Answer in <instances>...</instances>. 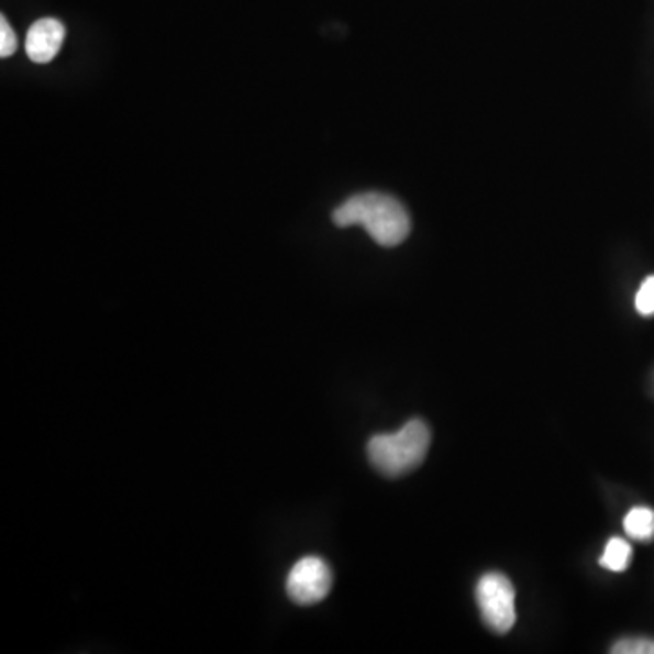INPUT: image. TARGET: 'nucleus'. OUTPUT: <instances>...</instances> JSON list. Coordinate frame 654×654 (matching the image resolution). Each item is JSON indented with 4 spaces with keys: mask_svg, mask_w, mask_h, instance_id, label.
Returning a JSON list of instances; mask_svg holds the SVG:
<instances>
[{
    "mask_svg": "<svg viewBox=\"0 0 654 654\" xmlns=\"http://www.w3.org/2000/svg\"><path fill=\"white\" fill-rule=\"evenodd\" d=\"M339 228L362 225L378 246L395 247L402 244L411 231V219L395 197L386 193L355 195L333 211Z\"/></svg>",
    "mask_w": 654,
    "mask_h": 654,
    "instance_id": "f257e3e1",
    "label": "nucleus"
},
{
    "mask_svg": "<svg viewBox=\"0 0 654 654\" xmlns=\"http://www.w3.org/2000/svg\"><path fill=\"white\" fill-rule=\"evenodd\" d=\"M431 430L424 420H409L402 430L391 435L373 436L367 456L384 477L397 478L414 472L430 451Z\"/></svg>",
    "mask_w": 654,
    "mask_h": 654,
    "instance_id": "f03ea898",
    "label": "nucleus"
},
{
    "mask_svg": "<svg viewBox=\"0 0 654 654\" xmlns=\"http://www.w3.org/2000/svg\"><path fill=\"white\" fill-rule=\"evenodd\" d=\"M514 587L502 573H487L478 580L477 602L481 618L492 633L506 634L517 622Z\"/></svg>",
    "mask_w": 654,
    "mask_h": 654,
    "instance_id": "7ed1b4c3",
    "label": "nucleus"
},
{
    "mask_svg": "<svg viewBox=\"0 0 654 654\" xmlns=\"http://www.w3.org/2000/svg\"><path fill=\"white\" fill-rule=\"evenodd\" d=\"M331 584L330 566L319 556H304L289 570L286 591L295 603L313 606L330 595Z\"/></svg>",
    "mask_w": 654,
    "mask_h": 654,
    "instance_id": "20e7f679",
    "label": "nucleus"
},
{
    "mask_svg": "<svg viewBox=\"0 0 654 654\" xmlns=\"http://www.w3.org/2000/svg\"><path fill=\"white\" fill-rule=\"evenodd\" d=\"M64 38H66V27H64L63 22L52 19V16L41 19L27 32V57L37 64L52 63L53 58L57 57V53L60 52Z\"/></svg>",
    "mask_w": 654,
    "mask_h": 654,
    "instance_id": "39448f33",
    "label": "nucleus"
},
{
    "mask_svg": "<svg viewBox=\"0 0 654 654\" xmlns=\"http://www.w3.org/2000/svg\"><path fill=\"white\" fill-rule=\"evenodd\" d=\"M629 539L651 542L654 539V511L650 508H634L623 520Z\"/></svg>",
    "mask_w": 654,
    "mask_h": 654,
    "instance_id": "423d86ee",
    "label": "nucleus"
},
{
    "mask_svg": "<svg viewBox=\"0 0 654 654\" xmlns=\"http://www.w3.org/2000/svg\"><path fill=\"white\" fill-rule=\"evenodd\" d=\"M631 556H633V550L629 542L623 539H611L606 545L602 558H600V566L603 569L612 570V573H622L628 569Z\"/></svg>",
    "mask_w": 654,
    "mask_h": 654,
    "instance_id": "0eeeda50",
    "label": "nucleus"
},
{
    "mask_svg": "<svg viewBox=\"0 0 654 654\" xmlns=\"http://www.w3.org/2000/svg\"><path fill=\"white\" fill-rule=\"evenodd\" d=\"M612 654H654L653 639H623L612 645Z\"/></svg>",
    "mask_w": 654,
    "mask_h": 654,
    "instance_id": "6e6552de",
    "label": "nucleus"
},
{
    "mask_svg": "<svg viewBox=\"0 0 654 654\" xmlns=\"http://www.w3.org/2000/svg\"><path fill=\"white\" fill-rule=\"evenodd\" d=\"M640 314L653 317L654 314V277L645 278L644 284L640 286L636 300H634Z\"/></svg>",
    "mask_w": 654,
    "mask_h": 654,
    "instance_id": "1a4fd4ad",
    "label": "nucleus"
},
{
    "mask_svg": "<svg viewBox=\"0 0 654 654\" xmlns=\"http://www.w3.org/2000/svg\"><path fill=\"white\" fill-rule=\"evenodd\" d=\"M16 49V35L4 15L0 16V57H10Z\"/></svg>",
    "mask_w": 654,
    "mask_h": 654,
    "instance_id": "9d476101",
    "label": "nucleus"
}]
</instances>
